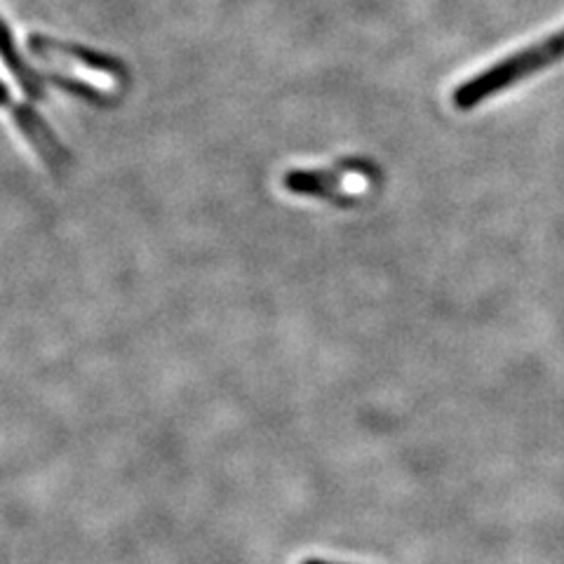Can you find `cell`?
<instances>
[{
    "mask_svg": "<svg viewBox=\"0 0 564 564\" xmlns=\"http://www.w3.org/2000/svg\"><path fill=\"white\" fill-rule=\"evenodd\" d=\"M29 47L33 55H39L43 59H62L70 64H80L85 68H93V70H99V74L111 76L120 83L128 80V68L122 66V62L109 55H101V52H95L90 47L52 41V39H45V35H31Z\"/></svg>",
    "mask_w": 564,
    "mask_h": 564,
    "instance_id": "4",
    "label": "cell"
},
{
    "mask_svg": "<svg viewBox=\"0 0 564 564\" xmlns=\"http://www.w3.org/2000/svg\"><path fill=\"white\" fill-rule=\"evenodd\" d=\"M362 172V163L346 161L341 165H334L329 170H292L285 174V188L294 196H306V198H323L332 203H352L350 196L344 193V180L348 174Z\"/></svg>",
    "mask_w": 564,
    "mask_h": 564,
    "instance_id": "3",
    "label": "cell"
},
{
    "mask_svg": "<svg viewBox=\"0 0 564 564\" xmlns=\"http://www.w3.org/2000/svg\"><path fill=\"white\" fill-rule=\"evenodd\" d=\"M304 564H332V562H323V560H306Z\"/></svg>",
    "mask_w": 564,
    "mask_h": 564,
    "instance_id": "7",
    "label": "cell"
},
{
    "mask_svg": "<svg viewBox=\"0 0 564 564\" xmlns=\"http://www.w3.org/2000/svg\"><path fill=\"white\" fill-rule=\"evenodd\" d=\"M0 106H3V109H10L14 126L22 130L29 144L35 149V153L43 158V163L52 172H62L70 163V155H68L66 147L55 137V132L50 130L47 122L39 113H35L31 106L12 104L10 90L3 80H0Z\"/></svg>",
    "mask_w": 564,
    "mask_h": 564,
    "instance_id": "2",
    "label": "cell"
},
{
    "mask_svg": "<svg viewBox=\"0 0 564 564\" xmlns=\"http://www.w3.org/2000/svg\"><path fill=\"white\" fill-rule=\"evenodd\" d=\"M562 59H564V29L545 35V39L536 41L534 45L522 47L520 52H513L510 57L491 64L489 68L482 70V74L466 80L464 85H458L452 101L458 111H470L475 106L487 101L489 97L506 90V87H513L524 78L536 74V70L549 68Z\"/></svg>",
    "mask_w": 564,
    "mask_h": 564,
    "instance_id": "1",
    "label": "cell"
},
{
    "mask_svg": "<svg viewBox=\"0 0 564 564\" xmlns=\"http://www.w3.org/2000/svg\"><path fill=\"white\" fill-rule=\"evenodd\" d=\"M0 59L8 66L10 74L14 76V80L22 85V90L31 97V99H45V87L41 83V76L24 62V57L20 55V50L14 45L12 33L8 29V24L0 20Z\"/></svg>",
    "mask_w": 564,
    "mask_h": 564,
    "instance_id": "5",
    "label": "cell"
},
{
    "mask_svg": "<svg viewBox=\"0 0 564 564\" xmlns=\"http://www.w3.org/2000/svg\"><path fill=\"white\" fill-rule=\"evenodd\" d=\"M45 78L52 85H57L59 90H64L66 95L78 97V99L93 104V106H113L116 104V99L111 95L97 90V87H93L90 83H85V80H80L76 76H64V74H57V70H50Z\"/></svg>",
    "mask_w": 564,
    "mask_h": 564,
    "instance_id": "6",
    "label": "cell"
}]
</instances>
